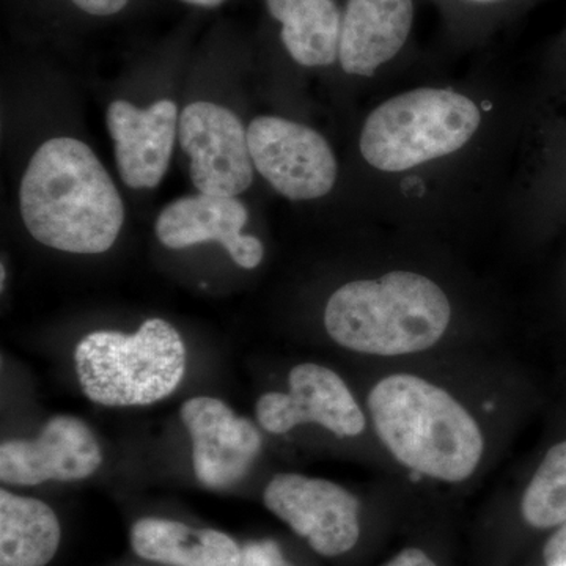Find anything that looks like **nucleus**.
<instances>
[{
  "label": "nucleus",
  "mask_w": 566,
  "mask_h": 566,
  "mask_svg": "<svg viewBox=\"0 0 566 566\" xmlns=\"http://www.w3.org/2000/svg\"><path fill=\"white\" fill-rule=\"evenodd\" d=\"M367 409L376 438L412 474L458 485L482 464L486 439L479 420L430 379L387 375L368 392Z\"/></svg>",
  "instance_id": "1"
},
{
  "label": "nucleus",
  "mask_w": 566,
  "mask_h": 566,
  "mask_svg": "<svg viewBox=\"0 0 566 566\" xmlns=\"http://www.w3.org/2000/svg\"><path fill=\"white\" fill-rule=\"evenodd\" d=\"M20 208L39 243L70 253L109 251L125 221L111 175L91 147L71 137L44 142L32 156Z\"/></svg>",
  "instance_id": "2"
},
{
  "label": "nucleus",
  "mask_w": 566,
  "mask_h": 566,
  "mask_svg": "<svg viewBox=\"0 0 566 566\" xmlns=\"http://www.w3.org/2000/svg\"><path fill=\"white\" fill-rule=\"evenodd\" d=\"M450 323L452 305L444 290L412 271L345 283L324 308V327L335 344L368 356L428 352L444 338Z\"/></svg>",
  "instance_id": "3"
},
{
  "label": "nucleus",
  "mask_w": 566,
  "mask_h": 566,
  "mask_svg": "<svg viewBox=\"0 0 566 566\" xmlns=\"http://www.w3.org/2000/svg\"><path fill=\"white\" fill-rule=\"evenodd\" d=\"M77 378L93 403L148 406L164 400L186 374V346L172 324L147 319L136 334L96 331L74 352Z\"/></svg>",
  "instance_id": "4"
},
{
  "label": "nucleus",
  "mask_w": 566,
  "mask_h": 566,
  "mask_svg": "<svg viewBox=\"0 0 566 566\" xmlns=\"http://www.w3.org/2000/svg\"><path fill=\"white\" fill-rule=\"evenodd\" d=\"M480 123L482 112L468 96L446 88H416L387 99L368 115L359 148L375 169L406 172L461 150Z\"/></svg>",
  "instance_id": "5"
},
{
  "label": "nucleus",
  "mask_w": 566,
  "mask_h": 566,
  "mask_svg": "<svg viewBox=\"0 0 566 566\" xmlns=\"http://www.w3.org/2000/svg\"><path fill=\"white\" fill-rule=\"evenodd\" d=\"M253 167L290 200H314L333 191L337 159L322 134L301 123L263 115L248 128Z\"/></svg>",
  "instance_id": "6"
},
{
  "label": "nucleus",
  "mask_w": 566,
  "mask_h": 566,
  "mask_svg": "<svg viewBox=\"0 0 566 566\" xmlns=\"http://www.w3.org/2000/svg\"><path fill=\"white\" fill-rule=\"evenodd\" d=\"M263 501L319 556H344L359 542V501L331 480L277 474L268 483Z\"/></svg>",
  "instance_id": "7"
},
{
  "label": "nucleus",
  "mask_w": 566,
  "mask_h": 566,
  "mask_svg": "<svg viewBox=\"0 0 566 566\" xmlns=\"http://www.w3.org/2000/svg\"><path fill=\"white\" fill-rule=\"evenodd\" d=\"M178 133L191 158V178L200 193L237 197L251 188L248 132L232 111L214 103H191L181 112Z\"/></svg>",
  "instance_id": "8"
},
{
  "label": "nucleus",
  "mask_w": 566,
  "mask_h": 566,
  "mask_svg": "<svg viewBox=\"0 0 566 566\" xmlns=\"http://www.w3.org/2000/svg\"><path fill=\"white\" fill-rule=\"evenodd\" d=\"M289 392H268L256 403L260 427L285 434L300 424L315 423L337 438H357L367 416L344 378L324 365H296L289 375Z\"/></svg>",
  "instance_id": "9"
},
{
  "label": "nucleus",
  "mask_w": 566,
  "mask_h": 566,
  "mask_svg": "<svg viewBox=\"0 0 566 566\" xmlns=\"http://www.w3.org/2000/svg\"><path fill=\"white\" fill-rule=\"evenodd\" d=\"M102 463L95 434L87 423L71 416L52 417L36 439L0 446V480L9 485L77 482L98 471Z\"/></svg>",
  "instance_id": "10"
},
{
  "label": "nucleus",
  "mask_w": 566,
  "mask_h": 566,
  "mask_svg": "<svg viewBox=\"0 0 566 566\" xmlns=\"http://www.w3.org/2000/svg\"><path fill=\"white\" fill-rule=\"evenodd\" d=\"M181 419L191 434L193 472L199 482L222 490L244 479L262 450V436L251 420L238 417L223 401L211 397L186 401Z\"/></svg>",
  "instance_id": "11"
},
{
  "label": "nucleus",
  "mask_w": 566,
  "mask_h": 566,
  "mask_svg": "<svg viewBox=\"0 0 566 566\" xmlns=\"http://www.w3.org/2000/svg\"><path fill=\"white\" fill-rule=\"evenodd\" d=\"M248 219V208L237 197L199 192L167 205L156 221L155 232L169 249L222 244L238 266L253 270L262 263L264 249L259 238L241 233Z\"/></svg>",
  "instance_id": "12"
},
{
  "label": "nucleus",
  "mask_w": 566,
  "mask_h": 566,
  "mask_svg": "<svg viewBox=\"0 0 566 566\" xmlns=\"http://www.w3.org/2000/svg\"><path fill=\"white\" fill-rule=\"evenodd\" d=\"M106 122L123 182L133 189L156 188L172 156L178 132L177 104L161 99L139 109L117 99L107 109Z\"/></svg>",
  "instance_id": "13"
},
{
  "label": "nucleus",
  "mask_w": 566,
  "mask_h": 566,
  "mask_svg": "<svg viewBox=\"0 0 566 566\" xmlns=\"http://www.w3.org/2000/svg\"><path fill=\"white\" fill-rule=\"evenodd\" d=\"M412 0H349L342 25V69L371 76L405 46L412 28Z\"/></svg>",
  "instance_id": "14"
},
{
  "label": "nucleus",
  "mask_w": 566,
  "mask_h": 566,
  "mask_svg": "<svg viewBox=\"0 0 566 566\" xmlns=\"http://www.w3.org/2000/svg\"><path fill=\"white\" fill-rule=\"evenodd\" d=\"M134 553L169 566H240L243 549L223 532L193 531L178 521L144 517L132 531Z\"/></svg>",
  "instance_id": "15"
},
{
  "label": "nucleus",
  "mask_w": 566,
  "mask_h": 566,
  "mask_svg": "<svg viewBox=\"0 0 566 566\" xmlns=\"http://www.w3.org/2000/svg\"><path fill=\"white\" fill-rule=\"evenodd\" d=\"M266 7L294 62L315 69L338 61L344 17L334 0H266Z\"/></svg>",
  "instance_id": "16"
},
{
  "label": "nucleus",
  "mask_w": 566,
  "mask_h": 566,
  "mask_svg": "<svg viewBox=\"0 0 566 566\" xmlns=\"http://www.w3.org/2000/svg\"><path fill=\"white\" fill-rule=\"evenodd\" d=\"M61 545V524L39 499L0 491V566H46Z\"/></svg>",
  "instance_id": "17"
},
{
  "label": "nucleus",
  "mask_w": 566,
  "mask_h": 566,
  "mask_svg": "<svg viewBox=\"0 0 566 566\" xmlns=\"http://www.w3.org/2000/svg\"><path fill=\"white\" fill-rule=\"evenodd\" d=\"M521 516L534 528L566 521V441L551 447L521 497Z\"/></svg>",
  "instance_id": "18"
},
{
  "label": "nucleus",
  "mask_w": 566,
  "mask_h": 566,
  "mask_svg": "<svg viewBox=\"0 0 566 566\" xmlns=\"http://www.w3.org/2000/svg\"><path fill=\"white\" fill-rule=\"evenodd\" d=\"M240 566H294L273 539L249 543L243 547Z\"/></svg>",
  "instance_id": "19"
},
{
  "label": "nucleus",
  "mask_w": 566,
  "mask_h": 566,
  "mask_svg": "<svg viewBox=\"0 0 566 566\" xmlns=\"http://www.w3.org/2000/svg\"><path fill=\"white\" fill-rule=\"evenodd\" d=\"M543 558L546 566H566V521L547 539Z\"/></svg>",
  "instance_id": "20"
},
{
  "label": "nucleus",
  "mask_w": 566,
  "mask_h": 566,
  "mask_svg": "<svg viewBox=\"0 0 566 566\" xmlns=\"http://www.w3.org/2000/svg\"><path fill=\"white\" fill-rule=\"evenodd\" d=\"M77 9L93 17H112L125 9L128 0H71Z\"/></svg>",
  "instance_id": "21"
},
{
  "label": "nucleus",
  "mask_w": 566,
  "mask_h": 566,
  "mask_svg": "<svg viewBox=\"0 0 566 566\" xmlns=\"http://www.w3.org/2000/svg\"><path fill=\"white\" fill-rule=\"evenodd\" d=\"M381 566H438V564L423 549L405 547Z\"/></svg>",
  "instance_id": "22"
},
{
  "label": "nucleus",
  "mask_w": 566,
  "mask_h": 566,
  "mask_svg": "<svg viewBox=\"0 0 566 566\" xmlns=\"http://www.w3.org/2000/svg\"><path fill=\"white\" fill-rule=\"evenodd\" d=\"M181 2L189 3V6L205 7V9H216L222 6L226 0H181Z\"/></svg>",
  "instance_id": "23"
},
{
  "label": "nucleus",
  "mask_w": 566,
  "mask_h": 566,
  "mask_svg": "<svg viewBox=\"0 0 566 566\" xmlns=\"http://www.w3.org/2000/svg\"><path fill=\"white\" fill-rule=\"evenodd\" d=\"M0 270H2V275H0V281H2V290H3V283H6V264H2V268H0Z\"/></svg>",
  "instance_id": "24"
},
{
  "label": "nucleus",
  "mask_w": 566,
  "mask_h": 566,
  "mask_svg": "<svg viewBox=\"0 0 566 566\" xmlns=\"http://www.w3.org/2000/svg\"><path fill=\"white\" fill-rule=\"evenodd\" d=\"M474 2H493V0H474Z\"/></svg>",
  "instance_id": "25"
}]
</instances>
